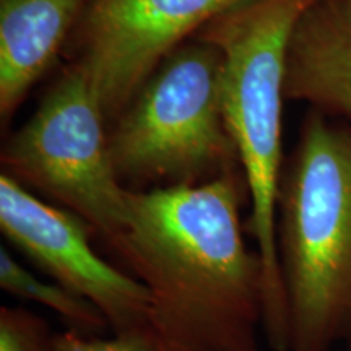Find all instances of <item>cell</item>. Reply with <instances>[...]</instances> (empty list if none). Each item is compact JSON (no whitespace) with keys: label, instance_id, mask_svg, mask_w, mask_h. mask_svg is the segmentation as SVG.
<instances>
[{"label":"cell","instance_id":"8fae6325","mask_svg":"<svg viewBox=\"0 0 351 351\" xmlns=\"http://www.w3.org/2000/svg\"><path fill=\"white\" fill-rule=\"evenodd\" d=\"M57 351H192L171 340L152 322L111 332L106 337H85L72 330L56 333Z\"/></svg>","mask_w":351,"mask_h":351},{"label":"cell","instance_id":"30bf717a","mask_svg":"<svg viewBox=\"0 0 351 351\" xmlns=\"http://www.w3.org/2000/svg\"><path fill=\"white\" fill-rule=\"evenodd\" d=\"M0 287L8 295L49 307L60 315L67 330L85 337H106L111 333L106 317L93 302L56 282L47 283L38 278L20 265L5 247L0 249Z\"/></svg>","mask_w":351,"mask_h":351},{"label":"cell","instance_id":"277c9868","mask_svg":"<svg viewBox=\"0 0 351 351\" xmlns=\"http://www.w3.org/2000/svg\"><path fill=\"white\" fill-rule=\"evenodd\" d=\"M223 54L197 39L152 73L109 130L127 191L199 186L238 171L221 101Z\"/></svg>","mask_w":351,"mask_h":351},{"label":"cell","instance_id":"4fadbf2b","mask_svg":"<svg viewBox=\"0 0 351 351\" xmlns=\"http://www.w3.org/2000/svg\"><path fill=\"white\" fill-rule=\"evenodd\" d=\"M348 351H351V341L348 343Z\"/></svg>","mask_w":351,"mask_h":351},{"label":"cell","instance_id":"6da1fadb","mask_svg":"<svg viewBox=\"0 0 351 351\" xmlns=\"http://www.w3.org/2000/svg\"><path fill=\"white\" fill-rule=\"evenodd\" d=\"M244 174L127 191L112 256L147 288L150 322L192 351H261L265 270L241 223Z\"/></svg>","mask_w":351,"mask_h":351},{"label":"cell","instance_id":"5b68a950","mask_svg":"<svg viewBox=\"0 0 351 351\" xmlns=\"http://www.w3.org/2000/svg\"><path fill=\"white\" fill-rule=\"evenodd\" d=\"M106 116L75 65L2 150L3 174L77 213L114 249L127 225V189L109 152Z\"/></svg>","mask_w":351,"mask_h":351},{"label":"cell","instance_id":"7c38bea8","mask_svg":"<svg viewBox=\"0 0 351 351\" xmlns=\"http://www.w3.org/2000/svg\"><path fill=\"white\" fill-rule=\"evenodd\" d=\"M0 351H57L56 333L23 307H0Z\"/></svg>","mask_w":351,"mask_h":351},{"label":"cell","instance_id":"8992f818","mask_svg":"<svg viewBox=\"0 0 351 351\" xmlns=\"http://www.w3.org/2000/svg\"><path fill=\"white\" fill-rule=\"evenodd\" d=\"M251 0H90L83 21L85 73L106 119L116 121L158 64L192 33Z\"/></svg>","mask_w":351,"mask_h":351},{"label":"cell","instance_id":"ba28073f","mask_svg":"<svg viewBox=\"0 0 351 351\" xmlns=\"http://www.w3.org/2000/svg\"><path fill=\"white\" fill-rule=\"evenodd\" d=\"M287 99L351 125V0H313L289 38Z\"/></svg>","mask_w":351,"mask_h":351},{"label":"cell","instance_id":"3957f363","mask_svg":"<svg viewBox=\"0 0 351 351\" xmlns=\"http://www.w3.org/2000/svg\"><path fill=\"white\" fill-rule=\"evenodd\" d=\"M311 2L251 0L213 19L197 33L223 54V114L252 202L245 232L256 241L265 270L263 335L274 351H287L288 346L276 254L287 52L293 29Z\"/></svg>","mask_w":351,"mask_h":351},{"label":"cell","instance_id":"52a82bcc","mask_svg":"<svg viewBox=\"0 0 351 351\" xmlns=\"http://www.w3.org/2000/svg\"><path fill=\"white\" fill-rule=\"evenodd\" d=\"M0 230L52 282L98 307L111 332L150 322L147 288L98 256L96 234L82 217L52 207L10 176H0Z\"/></svg>","mask_w":351,"mask_h":351},{"label":"cell","instance_id":"9c48e42d","mask_svg":"<svg viewBox=\"0 0 351 351\" xmlns=\"http://www.w3.org/2000/svg\"><path fill=\"white\" fill-rule=\"evenodd\" d=\"M86 0H0V114L8 119L54 62Z\"/></svg>","mask_w":351,"mask_h":351},{"label":"cell","instance_id":"7a4b0ae2","mask_svg":"<svg viewBox=\"0 0 351 351\" xmlns=\"http://www.w3.org/2000/svg\"><path fill=\"white\" fill-rule=\"evenodd\" d=\"M276 254L287 351L351 341V125L314 111L283 163Z\"/></svg>","mask_w":351,"mask_h":351}]
</instances>
